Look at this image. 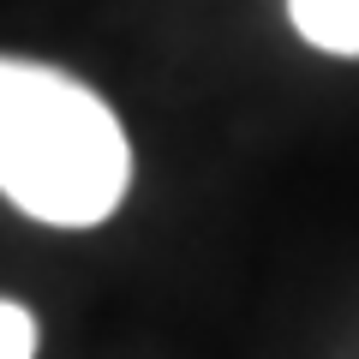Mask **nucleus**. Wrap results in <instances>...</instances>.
Listing matches in <instances>:
<instances>
[{
	"mask_svg": "<svg viewBox=\"0 0 359 359\" xmlns=\"http://www.w3.org/2000/svg\"><path fill=\"white\" fill-rule=\"evenodd\" d=\"M132 180L114 108L36 60H0V192L48 228H96Z\"/></svg>",
	"mask_w": 359,
	"mask_h": 359,
	"instance_id": "f257e3e1",
	"label": "nucleus"
},
{
	"mask_svg": "<svg viewBox=\"0 0 359 359\" xmlns=\"http://www.w3.org/2000/svg\"><path fill=\"white\" fill-rule=\"evenodd\" d=\"M294 30L323 54H359V0H287Z\"/></svg>",
	"mask_w": 359,
	"mask_h": 359,
	"instance_id": "f03ea898",
	"label": "nucleus"
},
{
	"mask_svg": "<svg viewBox=\"0 0 359 359\" xmlns=\"http://www.w3.org/2000/svg\"><path fill=\"white\" fill-rule=\"evenodd\" d=\"M0 359H36V318L0 299Z\"/></svg>",
	"mask_w": 359,
	"mask_h": 359,
	"instance_id": "7ed1b4c3",
	"label": "nucleus"
}]
</instances>
